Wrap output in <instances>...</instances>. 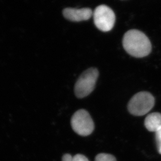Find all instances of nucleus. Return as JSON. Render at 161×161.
<instances>
[{"instance_id":"obj_9","label":"nucleus","mask_w":161,"mask_h":161,"mask_svg":"<svg viewBox=\"0 0 161 161\" xmlns=\"http://www.w3.org/2000/svg\"><path fill=\"white\" fill-rule=\"evenodd\" d=\"M155 140L158 153L161 154V128L155 132Z\"/></svg>"},{"instance_id":"obj_6","label":"nucleus","mask_w":161,"mask_h":161,"mask_svg":"<svg viewBox=\"0 0 161 161\" xmlns=\"http://www.w3.org/2000/svg\"><path fill=\"white\" fill-rule=\"evenodd\" d=\"M63 14L66 19L70 21L78 22L88 20L92 15V12L89 8L80 9L66 8L63 11Z\"/></svg>"},{"instance_id":"obj_7","label":"nucleus","mask_w":161,"mask_h":161,"mask_svg":"<svg viewBox=\"0 0 161 161\" xmlns=\"http://www.w3.org/2000/svg\"><path fill=\"white\" fill-rule=\"evenodd\" d=\"M146 128L151 132H157L161 128V114L152 113L147 116L144 120Z\"/></svg>"},{"instance_id":"obj_5","label":"nucleus","mask_w":161,"mask_h":161,"mask_svg":"<svg viewBox=\"0 0 161 161\" xmlns=\"http://www.w3.org/2000/svg\"><path fill=\"white\" fill-rule=\"evenodd\" d=\"M94 24L100 31L107 32L111 31L115 22V15L109 7L101 5L97 6L93 14Z\"/></svg>"},{"instance_id":"obj_1","label":"nucleus","mask_w":161,"mask_h":161,"mask_svg":"<svg viewBox=\"0 0 161 161\" xmlns=\"http://www.w3.org/2000/svg\"><path fill=\"white\" fill-rule=\"evenodd\" d=\"M123 45L128 53L135 58H143L150 54L152 46L143 32L137 30L128 31L124 35Z\"/></svg>"},{"instance_id":"obj_11","label":"nucleus","mask_w":161,"mask_h":161,"mask_svg":"<svg viewBox=\"0 0 161 161\" xmlns=\"http://www.w3.org/2000/svg\"><path fill=\"white\" fill-rule=\"evenodd\" d=\"M62 161H73V157L69 154H65L62 157Z\"/></svg>"},{"instance_id":"obj_8","label":"nucleus","mask_w":161,"mask_h":161,"mask_svg":"<svg viewBox=\"0 0 161 161\" xmlns=\"http://www.w3.org/2000/svg\"><path fill=\"white\" fill-rule=\"evenodd\" d=\"M94 161H116L113 155L107 153H100L96 156Z\"/></svg>"},{"instance_id":"obj_4","label":"nucleus","mask_w":161,"mask_h":161,"mask_svg":"<svg viewBox=\"0 0 161 161\" xmlns=\"http://www.w3.org/2000/svg\"><path fill=\"white\" fill-rule=\"evenodd\" d=\"M73 130L81 136H87L94 130V124L91 116L85 109H79L75 113L71 119Z\"/></svg>"},{"instance_id":"obj_10","label":"nucleus","mask_w":161,"mask_h":161,"mask_svg":"<svg viewBox=\"0 0 161 161\" xmlns=\"http://www.w3.org/2000/svg\"><path fill=\"white\" fill-rule=\"evenodd\" d=\"M73 161H89L85 155L77 154L73 157Z\"/></svg>"},{"instance_id":"obj_3","label":"nucleus","mask_w":161,"mask_h":161,"mask_svg":"<svg viewBox=\"0 0 161 161\" xmlns=\"http://www.w3.org/2000/svg\"><path fill=\"white\" fill-rule=\"evenodd\" d=\"M99 76V72L94 68L86 70L79 77L75 86V93L78 98L88 96L94 90Z\"/></svg>"},{"instance_id":"obj_2","label":"nucleus","mask_w":161,"mask_h":161,"mask_svg":"<svg viewBox=\"0 0 161 161\" xmlns=\"http://www.w3.org/2000/svg\"><path fill=\"white\" fill-rule=\"evenodd\" d=\"M154 103V98L152 94L147 92H140L130 99L128 109L134 115H144L153 108Z\"/></svg>"}]
</instances>
